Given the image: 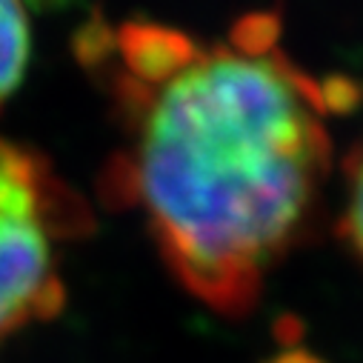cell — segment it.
Instances as JSON below:
<instances>
[{
    "instance_id": "cell-1",
    "label": "cell",
    "mask_w": 363,
    "mask_h": 363,
    "mask_svg": "<svg viewBox=\"0 0 363 363\" xmlns=\"http://www.w3.org/2000/svg\"><path fill=\"white\" fill-rule=\"evenodd\" d=\"M74 49L106 80L123 132L104 198L140 215L195 301L229 318L249 312L315 218L329 118L354 95L292 63L269 15L206 46L143 21L92 23Z\"/></svg>"
},
{
    "instance_id": "cell-2",
    "label": "cell",
    "mask_w": 363,
    "mask_h": 363,
    "mask_svg": "<svg viewBox=\"0 0 363 363\" xmlns=\"http://www.w3.org/2000/svg\"><path fill=\"white\" fill-rule=\"evenodd\" d=\"M89 229L86 203L46 157L0 138V343L63 309L60 246Z\"/></svg>"
},
{
    "instance_id": "cell-3",
    "label": "cell",
    "mask_w": 363,
    "mask_h": 363,
    "mask_svg": "<svg viewBox=\"0 0 363 363\" xmlns=\"http://www.w3.org/2000/svg\"><path fill=\"white\" fill-rule=\"evenodd\" d=\"M29 55L32 38L23 0H0V106L23 83Z\"/></svg>"
},
{
    "instance_id": "cell-4",
    "label": "cell",
    "mask_w": 363,
    "mask_h": 363,
    "mask_svg": "<svg viewBox=\"0 0 363 363\" xmlns=\"http://www.w3.org/2000/svg\"><path fill=\"white\" fill-rule=\"evenodd\" d=\"M343 212L337 220V232L346 240V246L363 260V146H357L343 172Z\"/></svg>"
}]
</instances>
